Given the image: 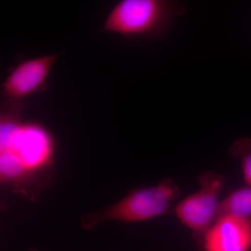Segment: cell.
<instances>
[{"instance_id":"cell-3","label":"cell","mask_w":251,"mask_h":251,"mask_svg":"<svg viewBox=\"0 0 251 251\" xmlns=\"http://www.w3.org/2000/svg\"><path fill=\"white\" fill-rule=\"evenodd\" d=\"M179 186L171 179H162L156 186L137 188L116 204L81 217V226L92 230L107 221L136 223L166 214L171 202L179 197Z\"/></svg>"},{"instance_id":"cell-4","label":"cell","mask_w":251,"mask_h":251,"mask_svg":"<svg viewBox=\"0 0 251 251\" xmlns=\"http://www.w3.org/2000/svg\"><path fill=\"white\" fill-rule=\"evenodd\" d=\"M59 54L21 59L1 83V108L24 110L25 100L47 90L48 78Z\"/></svg>"},{"instance_id":"cell-6","label":"cell","mask_w":251,"mask_h":251,"mask_svg":"<svg viewBox=\"0 0 251 251\" xmlns=\"http://www.w3.org/2000/svg\"><path fill=\"white\" fill-rule=\"evenodd\" d=\"M201 242L204 251H251V224L233 216H221Z\"/></svg>"},{"instance_id":"cell-7","label":"cell","mask_w":251,"mask_h":251,"mask_svg":"<svg viewBox=\"0 0 251 251\" xmlns=\"http://www.w3.org/2000/svg\"><path fill=\"white\" fill-rule=\"evenodd\" d=\"M229 216L251 224V187L236 190L220 203L219 218Z\"/></svg>"},{"instance_id":"cell-1","label":"cell","mask_w":251,"mask_h":251,"mask_svg":"<svg viewBox=\"0 0 251 251\" xmlns=\"http://www.w3.org/2000/svg\"><path fill=\"white\" fill-rule=\"evenodd\" d=\"M22 113L0 110V179L15 193L33 201L52 181L57 145L46 126L23 121Z\"/></svg>"},{"instance_id":"cell-2","label":"cell","mask_w":251,"mask_h":251,"mask_svg":"<svg viewBox=\"0 0 251 251\" xmlns=\"http://www.w3.org/2000/svg\"><path fill=\"white\" fill-rule=\"evenodd\" d=\"M186 12L183 3L173 0H121L110 10L100 31L128 40L160 39L175 18Z\"/></svg>"},{"instance_id":"cell-8","label":"cell","mask_w":251,"mask_h":251,"mask_svg":"<svg viewBox=\"0 0 251 251\" xmlns=\"http://www.w3.org/2000/svg\"><path fill=\"white\" fill-rule=\"evenodd\" d=\"M229 151L231 156L240 161L244 180L251 187V138H239L232 144Z\"/></svg>"},{"instance_id":"cell-5","label":"cell","mask_w":251,"mask_h":251,"mask_svg":"<svg viewBox=\"0 0 251 251\" xmlns=\"http://www.w3.org/2000/svg\"><path fill=\"white\" fill-rule=\"evenodd\" d=\"M198 183L200 191L180 201L175 206V213L201 240L219 217V196L224 186V178L219 173L204 172L198 176Z\"/></svg>"},{"instance_id":"cell-9","label":"cell","mask_w":251,"mask_h":251,"mask_svg":"<svg viewBox=\"0 0 251 251\" xmlns=\"http://www.w3.org/2000/svg\"><path fill=\"white\" fill-rule=\"evenodd\" d=\"M37 251V250H30V251Z\"/></svg>"}]
</instances>
